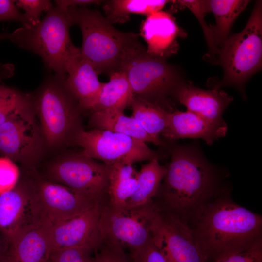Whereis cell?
<instances>
[{
  "mask_svg": "<svg viewBox=\"0 0 262 262\" xmlns=\"http://www.w3.org/2000/svg\"><path fill=\"white\" fill-rule=\"evenodd\" d=\"M64 80L53 73L48 75L35 95L32 96L44 144L50 148L71 141L81 128L82 111L65 87Z\"/></svg>",
  "mask_w": 262,
  "mask_h": 262,
  "instance_id": "cell-6",
  "label": "cell"
},
{
  "mask_svg": "<svg viewBox=\"0 0 262 262\" xmlns=\"http://www.w3.org/2000/svg\"><path fill=\"white\" fill-rule=\"evenodd\" d=\"M32 96L0 84V125L33 105Z\"/></svg>",
  "mask_w": 262,
  "mask_h": 262,
  "instance_id": "cell-28",
  "label": "cell"
},
{
  "mask_svg": "<svg viewBox=\"0 0 262 262\" xmlns=\"http://www.w3.org/2000/svg\"><path fill=\"white\" fill-rule=\"evenodd\" d=\"M95 248L83 246L53 251L50 256L51 262H91Z\"/></svg>",
  "mask_w": 262,
  "mask_h": 262,
  "instance_id": "cell-31",
  "label": "cell"
},
{
  "mask_svg": "<svg viewBox=\"0 0 262 262\" xmlns=\"http://www.w3.org/2000/svg\"><path fill=\"white\" fill-rule=\"evenodd\" d=\"M51 252L48 226L42 223L24 231L10 243L4 262H45Z\"/></svg>",
  "mask_w": 262,
  "mask_h": 262,
  "instance_id": "cell-20",
  "label": "cell"
},
{
  "mask_svg": "<svg viewBox=\"0 0 262 262\" xmlns=\"http://www.w3.org/2000/svg\"><path fill=\"white\" fill-rule=\"evenodd\" d=\"M91 262H132L125 250L103 238L94 249Z\"/></svg>",
  "mask_w": 262,
  "mask_h": 262,
  "instance_id": "cell-30",
  "label": "cell"
},
{
  "mask_svg": "<svg viewBox=\"0 0 262 262\" xmlns=\"http://www.w3.org/2000/svg\"><path fill=\"white\" fill-rule=\"evenodd\" d=\"M166 174L152 201L162 212L180 215L196 212L217 190L216 170L194 144L173 145Z\"/></svg>",
  "mask_w": 262,
  "mask_h": 262,
  "instance_id": "cell-1",
  "label": "cell"
},
{
  "mask_svg": "<svg viewBox=\"0 0 262 262\" xmlns=\"http://www.w3.org/2000/svg\"><path fill=\"white\" fill-rule=\"evenodd\" d=\"M138 172L133 165L115 163L108 167L107 203L117 208L125 207L133 192Z\"/></svg>",
  "mask_w": 262,
  "mask_h": 262,
  "instance_id": "cell-24",
  "label": "cell"
},
{
  "mask_svg": "<svg viewBox=\"0 0 262 262\" xmlns=\"http://www.w3.org/2000/svg\"><path fill=\"white\" fill-rule=\"evenodd\" d=\"M38 173L49 181L91 198L100 201L107 200V165L80 153L56 159L48 164L42 173Z\"/></svg>",
  "mask_w": 262,
  "mask_h": 262,
  "instance_id": "cell-9",
  "label": "cell"
},
{
  "mask_svg": "<svg viewBox=\"0 0 262 262\" xmlns=\"http://www.w3.org/2000/svg\"><path fill=\"white\" fill-rule=\"evenodd\" d=\"M103 202L75 216L45 222L49 231L52 252L83 246L96 248L102 239L99 221Z\"/></svg>",
  "mask_w": 262,
  "mask_h": 262,
  "instance_id": "cell-15",
  "label": "cell"
},
{
  "mask_svg": "<svg viewBox=\"0 0 262 262\" xmlns=\"http://www.w3.org/2000/svg\"><path fill=\"white\" fill-rule=\"evenodd\" d=\"M227 126L211 123L199 115L187 110L169 112L166 130L162 134L170 141L184 138H198L208 145L226 135Z\"/></svg>",
  "mask_w": 262,
  "mask_h": 262,
  "instance_id": "cell-19",
  "label": "cell"
},
{
  "mask_svg": "<svg viewBox=\"0 0 262 262\" xmlns=\"http://www.w3.org/2000/svg\"><path fill=\"white\" fill-rule=\"evenodd\" d=\"M104 0H57L55 6L63 9L74 7H86L90 5H102Z\"/></svg>",
  "mask_w": 262,
  "mask_h": 262,
  "instance_id": "cell-37",
  "label": "cell"
},
{
  "mask_svg": "<svg viewBox=\"0 0 262 262\" xmlns=\"http://www.w3.org/2000/svg\"><path fill=\"white\" fill-rule=\"evenodd\" d=\"M9 245V242L0 230V262H4Z\"/></svg>",
  "mask_w": 262,
  "mask_h": 262,
  "instance_id": "cell-39",
  "label": "cell"
},
{
  "mask_svg": "<svg viewBox=\"0 0 262 262\" xmlns=\"http://www.w3.org/2000/svg\"><path fill=\"white\" fill-rule=\"evenodd\" d=\"M66 10L73 25L81 31L82 55L98 75L121 71L131 58L146 49L137 34L115 28L98 10L86 7Z\"/></svg>",
  "mask_w": 262,
  "mask_h": 262,
  "instance_id": "cell-3",
  "label": "cell"
},
{
  "mask_svg": "<svg viewBox=\"0 0 262 262\" xmlns=\"http://www.w3.org/2000/svg\"><path fill=\"white\" fill-rule=\"evenodd\" d=\"M173 98L193 112L212 124L226 127L222 115L233 100L232 96L216 88L204 90L185 81L176 88Z\"/></svg>",
  "mask_w": 262,
  "mask_h": 262,
  "instance_id": "cell-17",
  "label": "cell"
},
{
  "mask_svg": "<svg viewBox=\"0 0 262 262\" xmlns=\"http://www.w3.org/2000/svg\"><path fill=\"white\" fill-rule=\"evenodd\" d=\"M210 12L213 13L216 25L213 30L217 47L222 45L229 36L231 27L238 16L250 1L248 0H208Z\"/></svg>",
  "mask_w": 262,
  "mask_h": 262,
  "instance_id": "cell-27",
  "label": "cell"
},
{
  "mask_svg": "<svg viewBox=\"0 0 262 262\" xmlns=\"http://www.w3.org/2000/svg\"><path fill=\"white\" fill-rule=\"evenodd\" d=\"M9 36V33H0V41L4 40V39H8Z\"/></svg>",
  "mask_w": 262,
  "mask_h": 262,
  "instance_id": "cell-40",
  "label": "cell"
},
{
  "mask_svg": "<svg viewBox=\"0 0 262 262\" xmlns=\"http://www.w3.org/2000/svg\"><path fill=\"white\" fill-rule=\"evenodd\" d=\"M71 141L82 148L80 153L105 164L120 162L133 164L160 159V153L151 149L146 143L109 131L93 129L86 131L80 128Z\"/></svg>",
  "mask_w": 262,
  "mask_h": 262,
  "instance_id": "cell-10",
  "label": "cell"
},
{
  "mask_svg": "<svg viewBox=\"0 0 262 262\" xmlns=\"http://www.w3.org/2000/svg\"><path fill=\"white\" fill-rule=\"evenodd\" d=\"M42 223L33 200L27 172L11 190L0 194V230L9 243L27 230Z\"/></svg>",
  "mask_w": 262,
  "mask_h": 262,
  "instance_id": "cell-14",
  "label": "cell"
},
{
  "mask_svg": "<svg viewBox=\"0 0 262 262\" xmlns=\"http://www.w3.org/2000/svg\"><path fill=\"white\" fill-rule=\"evenodd\" d=\"M20 175L19 167L13 161L6 157L0 158V194L13 189Z\"/></svg>",
  "mask_w": 262,
  "mask_h": 262,
  "instance_id": "cell-33",
  "label": "cell"
},
{
  "mask_svg": "<svg viewBox=\"0 0 262 262\" xmlns=\"http://www.w3.org/2000/svg\"><path fill=\"white\" fill-rule=\"evenodd\" d=\"M130 107L132 116L149 135L163 145L160 135L167 128L169 111L134 95Z\"/></svg>",
  "mask_w": 262,
  "mask_h": 262,
  "instance_id": "cell-25",
  "label": "cell"
},
{
  "mask_svg": "<svg viewBox=\"0 0 262 262\" xmlns=\"http://www.w3.org/2000/svg\"><path fill=\"white\" fill-rule=\"evenodd\" d=\"M16 21L22 26H28V23L23 14L15 4V0H0V22Z\"/></svg>",
  "mask_w": 262,
  "mask_h": 262,
  "instance_id": "cell-36",
  "label": "cell"
},
{
  "mask_svg": "<svg viewBox=\"0 0 262 262\" xmlns=\"http://www.w3.org/2000/svg\"><path fill=\"white\" fill-rule=\"evenodd\" d=\"M158 213L152 201L135 208H117L107 200L102 204L99 221L102 238L121 246L130 253L151 238L153 223Z\"/></svg>",
  "mask_w": 262,
  "mask_h": 262,
  "instance_id": "cell-8",
  "label": "cell"
},
{
  "mask_svg": "<svg viewBox=\"0 0 262 262\" xmlns=\"http://www.w3.org/2000/svg\"><path fill=\"white\" fill-rule=\"evenodd\" d=\"M219 62L224 74L214 88L235 87L245 97L248 80L262 68V2L257 1L245 28L229 35L219 48Z\"/></svg>",
  "mask_w": 262,
  "mask_h": 262,
  "instance_id": "cell-4",
  "label": "cell"
},
{
  "mask_svg": "<svg viewBox=\"0 0 262 262\" xmlns=\"http://www.w3.org/2000/svg\"><path fill=\"white\" fill-rule=\"evenodd\" d=\"M194 234L207 261L243 251L262 239V217L226 197L210 201L197 212Z\"/></svg>",
  "mask_w": 262,
  "mask_h": 262,
  "instance_id": "cell-2",
  "label": "cell"
},
{
  "mask_svg": "<svg viewBox=\"0 0 262 262\" xmlns=\"http://www.w3.org/2000/svg\"><path fill=\"white\" fill-rule=\"evenodd\" d=\"M33 200L42 223L53 222L83 213L102 201L49 181L35 169H26Z\"/></svg>",
  "mask_w": 262,
  "mask_h": 262,
  "instance_id": "cell-11",
  "label": "cell"
},
{
  "mask_svg": "<svg viewBox=\"0 0 262 262\" xmlns=\"http://www.w3.org/2000/svg\"><path fill=\"white\" fill-rule=\"evenodd\" d=\"M140 31L147 43V53L164 59L177 52V38L184 34L172 16L162 10L147 16L142 22Z\"/></svg>",
  "mask_w": 262,
  "mask_h": 262,
  "instance_id": "cell-18",
  "label": "cell"
},
{
  "mask_svg": "<svg viewBox=\"0 0 262 262\" xmlns=\"http://www.w3.org/2000/svg\"><path fill=\"white\" fill-rule=\"evenodd\" d=\"M34 104L0 125V154L34 168L44 144Z\"/></svg>",
  "mask_w": 262,
  "mask_h": 262,
  "instance_id": "cell-12",
  "label": "cell"
},
{
  "mask_svg": "<svg viewBox=\"0 0 262 262\" xmlns=\"http://www.w3.org/2000/svg\"><path fill=\"white\" fill-rule=\"evenodd\" d=\"M51 262V261H50V258H49V259L48 260H47L46 262Z\"/></svg>",
  "mask_w": 262,
  "mask_h": 262,
  "instance_id": "cell-41",
  "label": "cell"
},
{
  "mask_svg": "<svg viewBox=\"0 0 262 262\" xmlns=\"http://www.w3.org/2000/svg\"><path fill=\"white\" fill-rule=\"evenodd\" d=\"M122 71L134 95L172 111L169 97H173L176 88L185 81L178 68L165 59L148 54L146 49L131 58Z\"/></svg>",
  "mask_w": 262,
  "mask_h": 262,
  "instance_id": "cell-7",
  "label": "cell"
},
{
  "mask_svg": "<svg viewBox=\"0 0 262 262\" xmlns=\"http://www.w3.org/2000/svg\"><path fill=\"white\" fill-rule=\"evenodd\" d=\"M215 262H262V239L249 248Z\"/></svg>",
  "mask_w": 262,
  "mask_h": 262,
  "instance_id": "cell-35",
  "label": "cell"
},
{
  "mask_svg": "<svg viewBox=\"0 0 262 262\" xmlns=\"http://www.w3.org/2000/svg\"><path fill=\"white\" fill-rule=\"evenodd\" d=\"M109 81L102 83L101 88L93 106L92 112L121 110L130 107L134 94L123 71L109 75Z\"/></svg>",
  "mask_w": 262,
  "mask_h": 262,
  "instance_id": "cell-22",
  "label": "cell"
},
{
  "mask_svg": "<svg viewBox=\"0 0 262 262\" xmlns=\"http://www.w3.org/2000/svg\"><path fill=\"white\" fill-rule=\"evenodd\" d=\"M171 0H108L102 4L105 18L112 24L124 23L131 14L147 15L162 10Z\"/></svg>",
  "mask_w": 262,
  "mask_h": 262,
  "instance_id": "cell-26",
  "label": "cell"
},
{
  "mask_svg": "<svg viewBox=\"0 0 262 262\" xmlns=\"http://www.w3.org/2000/svg\"><path fill=\"white\" fill-rule=\"evenodd\" d=\"M89 124L94 129L107 130L124 134L145 143L161 144L149 135L137 121L129 117L121 110L94 111L89 119Z\"/></svg>",
  "mask_w": 262,
  "mask_h": 262,
  "instance_id": "cell-21",
  "label": "cell"
},
{
  "mask_svg": "<svg viewBox=\"0 0 262 262\" xmlns=\"http://www.w3.org/2000/svg\"><path fill=\"white\" fill-rule=\"evenodd\" d=\"M132 262H167L154 244L151 236L141 247L130 253Z\"/></svg>",
  "mask_w": 262,
  "mask_h": 262,
  "instance_id": "cell-34",
  "label": "cell"
},
{
  "mask_svg": "<svg viewBox=\"0 0 262 262\" xmlns=\"http://www.w3.org/2000/svg\"><path fill=\"white\" fill-rule=\"evenodd\" d=\"M72 25L66 10L53 6L37 24L16 29L8 39L40 56L46 68L65 79V59L73 44L69 33Z\"/></svg>",
  "mask_w": 262,
  "mask_h": 262,
  "instance_id": "cell-5",
  "label": "cell"
},
{
  "mask_svg": "<svg viewBox=\"0 0 262 262\" xmlns=\"http://www.w3.org/2000/svg\"><path fill=\"white\" fill-rule=\"evenodd\" d=\"M15 4L18 9L24 10L28 26L39 22L42 13H47L53 7L51 1L48 0H17Z\"/></svg>",
  "mask_w": 262,
  "mask_h": 262,
  "instance_id": "cell-32",
  "label": "cell"
},
{
  "mask_svg": "<svg viewBox=\"0 0 262 262\" xmlns=\"http://www.w3.org/2000/svg\"><path fill=\"white\" fill-rule=\"evenodd\" d=\"M166 166L153 159L143 165L138 171L134 190L126 203L125 207L135 208L152 201L166 174Z\"/></svg>",
  "mask_w": 262,
  "mask_h": 262,
  "instance_id": "cell-23",
  "label": "cell"
},
{
  "mask_svg": "<svg viewBox=\"0 0 262 262\" xmlns=\"http://www.w3.org/2000/svg\"><path fill=\"white\" fill-rule=\"evenodd\" d=\"M66 77L64 85L77 100L82 111L91 110L98 95L101 82L92 65L81 54L80 49L72 44L65 62Z\"/></svg>",
  "mask_w": 262,
  "mask_h": 262,
  "instance_id": "cell-16",
  "label": "cell"
},
{
  "mask_svg": "<svg viewBox=\"0 0 262 262\" xmlns=\"http://www.w3.org/2000/svg\"><path fill=\"white\" fill-rule=\"evenodd\" d=\"M151 236L167 262H207L193 229L178 215L158 210Z\"/></svg>",
  "mask_w": 262,
  "mask_h": 262,
  "instance_id": "cell-13",
  "label": "cell"
},
{
  "mask_svg": "<svg viewBox=\"0 0 262 262\" xmlns=\"http://www.w3.org/2000/svg\"><path fill=\"white\" fill-rule=\"evenodd\" d=\"M14 70L12 64L0 63V84L3 80L12 77L14 75Z\"/></svg>",
  "mask_w": 262,
  "mask_h": 262,
  "instance_id": "cell-38",
  "label": "cell"
},
{
  "mask_svg": "<svg viewBox=\"0 0 262 262\" xmlns=\"http://www.w3.org/2000/svg\"><path fill=\"white\" fill-rule=\"evenodd\" d=\"M172 1L188 8L195 16L202 27L208 47L210 56L214 58L218 54L219 49L215 42L213 28L207 25L204 19L206 14L210 12L208 0H179Z\"/></svg>",
  "mask_w": 262,
  "mask_h": 262,
  "instance_id": "cell-29",
  "label": "cell"
}]
</instances>
